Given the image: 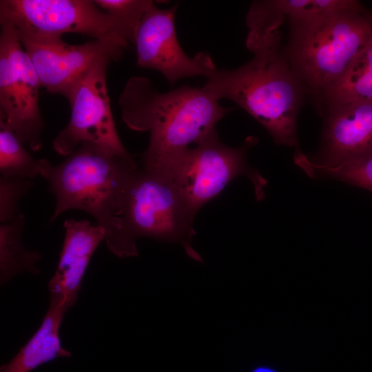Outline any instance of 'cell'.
<instances>
[{
	"mask_svg": "<svg viewBox=\"0 0 372 372\" xmlns=\"http://www.w3.org/2000/svg\"><path fill=\"white\" fill-rule=\"evenodd\" d=\"M218 101L203 87L183 85L160 92L149 79L131 77L118 103L130 129L149 132L140 167L147 172H168L191 144L199 143L234 110Z\"/></svg>",
	"mask_w": 372,
	"mask_h": 372,
	"instance_id": "6da1fadb",
	"label": "cell"
},
{
	"mask_svg": "<svg viewBox=\"0 0 372 372\" xmlns=\"http://www.w3.org/2000/svg\"><path fill=\"white\" fill-rule=\"evenodd\" d=\"M61 163L41 159V174L56 198L50 222L70 209L92 216L105 232L109 250L120 258L136 256L125 234L123 216L139 165L84 141Z\"/></svg>",
	"mask_w": 372,
	"mask_h": 372,
	"instance_id": "7a4b0ae2",
	"label": "cell"
},
{
	"mask_svg": "<svg viewBox=\"0 0 372 372\" xmlns=\"http://www.w3.org/2000/svg\"><path fill=\"white\" fill-rule=\"evenodd\" d=\"M280 30L247 48L253 57L236 69H216L203 88L258 121L278 145L298 147L297 120L307 94L285 54Z\"/></svg>",
	"mask_w": 372,
	"mask_h": 372,
	"instance_id": "3957f363",
	"label": "cell"
},
{
	"mask_svg": "<svg viewBox=\"0 0 372 372\" xmlns=\"http://www.w3.org/2000/svg\"><path fill=\"white\" fill-rule=\"evenodd\" d=\"M289 25L285 54L316 106L372 41L371 14L362 6Z\"/></svg>",
	"mask_w": 372,
	"mask_h": 372,
	"instance_id": "277c9868",
	"label": "cell"
},
{
	"mask_svg": "<svg viewBox=\"0 0 372 372\" xmlns=\"http://www.w3.org/2000/svg\"><path fill=\"white\" fill-rule=\"evenodd\" d=\"M196 215L172 176L139 166L123 216L126 239L136 256L137 239L148 237L178 242L189 258L203 262L192 246Z\"/></svg>",
	"mask_w": 372,
	"mask_h": 372,
	"instance_id": "5b68a950",
	"label": "cell"
},
{
	"mask_svg": "<svg viewBox=\"0 0 372 372\" xmlns=\"http://www.w3.org/2000/svg\"><path fill=\"white\" fill-rule=\"evenodd\" d=\"M0 23L14 26L19 39L78 33L133 44L123 27L92 0H1Z\"/></svg>",
	"mask_w": 372,
	"mask_h": 372,
	"instance_id": "8992f818",
	"label": "cell"
},
{
	"mask_svg": "<svg viewBox=\"0 0 372 372\" xmlns=\"http://www.w3.org/2000/svg\"><path fill=\"white\" fill-rule=\"evenodd\" d=\"M257 138L249 136L241 147H231L219 141L214 130L196 147L189 148L167 173L197 214L216 197L234 178L247 176L253 183L258 200L265 197L267 180L247 162L246 153Z\"/></svg>",
	"mask_w": 372,
	"mask_h": 372,
	"instance_id": "52a82bcc",
	"label": "cell"
},
{
	"mask_svg": "<svg viewBox=\"0 0 372 372\" xmlns=\"http://www.w3.org/2000/svg\"><path fill=\"white\" fill-rule=\"evenodd\" d=\"M41 87L17 30L1 23L0 121L33 151L42 147L44 123L39 105Z\"/></svg>",
	"mask_w": 372,
	"mask_h": 372,
	"instance_id": "ba28073f",
	"label": "cell"
},
{
	"mask_svg": "<svg viewBox=\"0 0 372 372\" xmlns=\"http://www.w3.org/2000/svg\"><path fill=\"white\" fill-rule=\"evenodd\" d=\"M30 58L41 87L71 99L76 88L96 66L120 59L130 44L113 39L70 45L62 38L19 39Z\"/></svg>",
	"mask_w": 372,
	"mask_h": 372,
	"instance_id": "9c48e42d",
	"label": "cell"
},
{
	"mask_svg": "<svg viewBox=\"0 0 372 372\" xmlns=\"http://www.w3.org/2000/svg\"><path fill=\"white\" fill-rule=\"evenodd\" d=\"M109 64L94 68L76 88L69 101L70 121L52 141L58 154L68 156L81 143L90 141L112 154L134 158L119 138L111 111L106 84Z\"/></svg>",
	"mask_w": 372,
	"mask_h": 372,
	"instance_id": "30bf717a",
	"label": "cell"
},
{
	"mask_svg": "<svg viewBox=\"0 0 372 372\" xmlns=\"http://www.w3.org/2000/svg\"><path fill=\"white\" fill-rule=\"evenodd\" d=\"M176 5L162 9L154 2L144 13L134 42L136 63L158 71L171 85L187 77L207 79L217 68L207 52L190 57L183 51L176 32Z\"/></svg>",
	"mask_w": 372,
	"mask_h": 372,
	"instance_id": "8fae6325",
	"label": "cell"
},
{
	"mask_svg": "<svg viewBox=\"0 0 372 372\" xmlns=\"http://www.w3.org/2000/svg\"><path fill=\"white\" fill-rule=\"evenodd\" d=\"M320 114L324 119L320 147L307 156L311 162L333 167L372 155V102L332 105Z\"/></svg>",
	"mask_w": 372,
	"mask_h": 372,
	"instance_id": "7c38bea8",
	"label": "cell"
},
{
	"mask_svg": "<svg viewBox=\"0 0 372 372\" xmlns=\"http://www.w3.org/2000/svg\"><path fill=\"white\" fill-rule=\"evenodd\" d=\"M65 238L56 270L48 282L50 293L60 296L64 304L72 307L81 290L83 277L89 262L105 240V232L99 225L88 220H65Z\"/></svg>",
	"mask_w": 372,
	"mask_h": 372,
	"instance_id": "4fadbf2b",
	"label": "cell"
},
{
	"mask_svg": "<svg viewBox=\"0 0 372 372\" xmlns=\"http://www.w3.org/2000/svg\"><path fill=\"white\" fill-rule=\"evenodd\" d=\"M362 5L355 0H256L246 15L248 28L246 47L267 33L279 30L285 21L296 23L309 21L332 12Z\"/></svg>",
	"mask_w": 372,
	"mask_h": 372,
	"instance_id": "5bb4252c",
	"label": "cell"
},
{
	"mask_svg": "<svg viewBox=\"0 0 372 372\" xmlns=\"http://www.w3.org/2000/svg\"><path fill=\"white\" fill-rule=\"evenodd\" d=\"M68 309L60 296L50 293V307L40 327L19 351L1 366L0 372H30L57 358L70 357L71 353L62 347L59 336Z\"/></svg>",
	"mask_w": 372,
	"mask_h": 372,
	"instance_id": "9a60e30c",
	"label": "cell"
},
{
	"mask_svg": "<svg viewBox=\"0 0 372 372\" xmlns=\"http://www.w3.org/2000/svg\"><path fill=\"white\" fill-rule=\"evenodd\" d=\"M355 101L372 102V41L325 92L316 107L320 114L328 106Z\"/></svg>",
	"mask_w": 372,
	"mask_h": 372,
	"instance_id": "2e32d148",
	"label": "cell"
},
{
	"mask_svg": "<svg viewBox=\"0 0 372 372\" xmlns=\"http://www.w3.org/2000/svg\"><path fill=\"white\" fill-rule=\"evenodd\" d=\"M25 218L21 213L14 220L0 225V280L1 285L10 281L17 274L27 271L38 275L36 267L41 254L27 249L22 244L21 234Z\"/></svg>",
	"mask_w": 372,
	"mask_h": 372,
	"instance_id": "e0dca14e",
	"label": "cell"
},
{
	"mask_svg": "<svg viewBox=\"0 0 372 372\" xmlns=\"http://www.w3.org/2000/svg\"><path fill=\"white\" fill-rule=\"evenodd\" d=\"M293 161L296 165L313 178L339 180L372 192V155L357 161L328 167L313 163L307 154L297 148Z\"/></svg>",
	"mask_w": 372,
	"mask_h": 372,
	"instance_id": "ac0fdd59",
	"label": "cell"
},
{
	"mask_svg": "<svg viewBox=\"0 0 372 372\" xmlns=\"http://www.w3.org/2000/svg\"><path fill=\"white\" fill-rule=\"evenodd\" d=\"M16 134L0 121V173L1 176L32 179L41 174V159L26 151Z\"/></svg>",
	"mask_w": 372,
	"mask_h": 372,
	"instance_id": "d6986e66",
	"label": "cell"
},
{
	"mask_svg": "<svg viewBox=\"0 0 372 372\" xmlns=\"http://www.w3.org/2000/svg\"><path fill=\"white\" fill-rule=\"evenodd\" d=\"M105 12L114 19L127 32L134 44L141 20L151 0H94Z\"/></svg>",
	"mask_w": 372,
	"mask_h": 372,
	"instance_id": "ffe728a7",
	"label": "cell"
},
{
	"mask_svg": "<svg viewBox=\"0 0 372 372\" xmlns=\"http://www.w3.org/2000/svg\"><path fill=\"white\" fill-rule=\"evenodd\" d=\"M33 186L32 179L20 177H0V221L14 220L20 212L18 204Z\"/></svg>",
	"mask_w": 372,
	"mask_h": 372,
	"instance_id": "44dd1931",
	"label": "cell"
},
{
	"mask_svg": "<svg viewBox=\"0 0 372 372\" xmlns=\"http://www.w3.org/2000/svg\"><path fill=\"white\" fill-rule=\"evenodd\" d=\"M250 372H277L274 369L266 366L260 365L254 367Z\"/></svg>",
	"mask_w": 372,
	"mask_h": 372,
	"instance_id": "7402d4cb",
	"label": "cell"
},
{
	"mask_svg": "<svg viewBox=\"0 0 372 372\" xmlns=\"http://www.w3.org/2000/svg\"><path fill=\"white\" fill-rule=\"evenodd\" d=\"M371 16H372V14H371Z\"/></svg>",
	"mask_w": 372,
	"mask_h": 372,
	"instance_id": "603a6c76",
	"label": "cell"
}]
</instances>
